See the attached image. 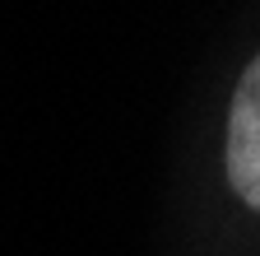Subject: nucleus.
I'll return each mask as SVG.
<instances>
[{
    "instance_id": "1",
    "label": "nucleus",
    "mask_w": 260,
    "mask_h": 256,
    "mask_svg": "<svg viewBox=\"0 0 260 256\" xmlns=\"http://www.w3.org/2000/svg\"><path fill=\"white\" fill-rule=\"evenodd\" d=\"M228 182L251 210H260V56L246 66L228 117Z\"/></svg>"
}]
</instances>
